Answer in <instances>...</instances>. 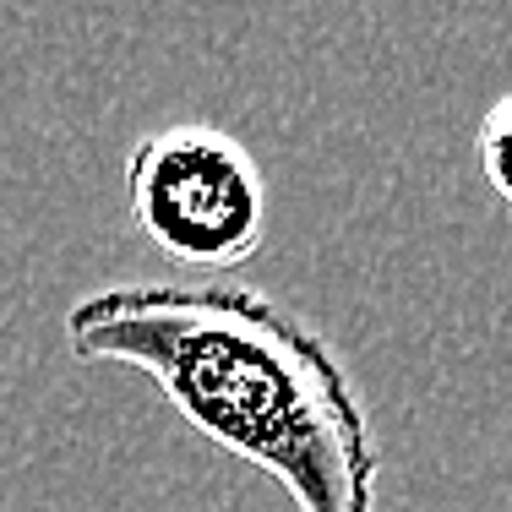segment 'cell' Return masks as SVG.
<instances>
[{"mask_svg":"<svg viewBox=\"0 0 512 512\" xmlns=\"http://www.w3.org/2000/svg\"><path fill=\"white\" fill-rule=\"evenodd\" d=\"M474 158H480L491 197L512 213V88L496 93L491 109L480 115V126H474Z\"/></svg>","mask_w":512,"mask_h":512,"instance_id":"cell-3","label":"cell"},{"mask_svg":"<svg viewBox=\"0 0 512 512\" xmlns=\"http://www.w3.org/2000/svg\"><path fill=\"white\" fill-rule=\"evenodd\" d=\"M126 202L137 235L197 273L246 267L267 240L262 164L240 137L202 120L137 137L126 153Z\"/></svg>","mask_w":512,"mask_h":512,"instance_id":"cell-2","label":"cell"},{"mask_svg":"<svg viewBox=\"0 0 512 512\" xmlns=\"http://www.w3.org/2000/svg\"><path fill=\"white\" fill-rule=\"evenodd\" d=\"M82 365H131L295 512H376L382 447L344 355L251 284H109L66 311Z\"/></svg>","mask_w":512,"mask_h":512,"instance_id":"cell-1","label":"cell"}]
</instances>
